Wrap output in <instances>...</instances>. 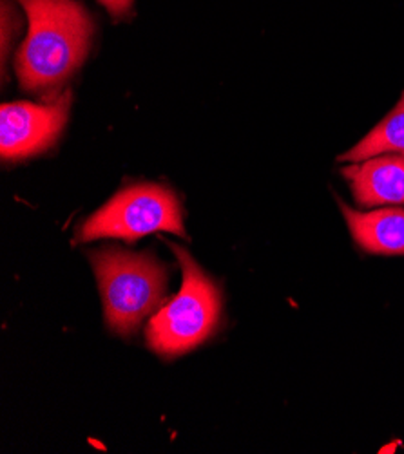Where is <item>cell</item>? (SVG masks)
I'll list each match as a JSON object with an SVG mask.
<instances>
[{
  "label": "cell",
  "mask_w": 404,
  "mask_h": 454,
  "mask_svg": "<svg viewBox=\"0 0 404 454\" xmlns=\"http://www.w3.org/2000/svg\"><path fill=\"white\" fill-rule=\"evenodd\" d=\"M29 27L17 55L20 87L29 93H50L85 60L95 24L76 0H17Z\"/></svg>",
  "instance_id": "cell-1"
},
{
  "label": "cell",
  "mask_w": 404,
  "mask_h": 454,
  "mask_svg": "<svg viewBox=\"0 0 404 454\" xmlns=\"http://www.w3.org/2000/svg\"><path fill=\"white\" fill-rule=\"evenodd\" d=\"M91 262L107 326L120 335H132L163 299L165 268L151 254H132L116 247L93 252Z\"/></svg>",
  "instance_id": "cell-2"
},
{
  "label": "cell",
  "mask_w": 404,
  "mask_h": 454,
  "mask_svg": "<svg viewBox=\"0 0 404 454\" xmlns=\"http://www.w3.org/2000/svg\"><path fill=\"white\" fill-rule=\"evenodd\" d=\"M182 266V288L149 323L147 342L162 356H178L202 344L216 328L221 297L191 254L169 245Z\"/></svg>",
  "instance_id": "cell-3"
},
{
  "label": "cell",
  "mask_w": 404,
  "mask_h": 454,
  "mask_svg": "<svg viewBox=\"0 0 404 454\" xmlns=\"http://www.w3.org/2000/svg\"><path fill=\"white\" fill-rule=\"evenodd\" d=\"M156 232L186 238L184 210L172 191L146 184L120 191L80 226L76 241L116 238L132 243Z\"/></svg>",
  "instance_id": "cell-4"
},
{
  "label": "cell",
  "mask_w": 404,
  "mask_h": 454,
  "mask_svg": "<svg viewBox=\"0 0 404 454\" xmlns=\"http://www.w3.org/2000/svg\"><path fill=\"white\" fill-rule=\"evenodd\" d=\"M71 93L53 104L12 102L0 107V154L6 161L29 158L51 147L66 127Z\"/></svg>",
  "instance_id": "cell-5"
},
{
  "label": "cell",
  "mask_w": 404,
  "mask_h": 454,
  "mask_svg": "<svg viewBox=\"0 0 404 454\" xmlns=\"http://www.w3.org/2000/svg\"><path fill=\"white\" fill-rule=\"evenodd\" d=\"M355 201L365 207L404 205V156L381 154L343 168Z\"/></svg>",
  "instance_id": "cell-6"
},
{
  "label": "cell",
  "mask_w": 404,
  "mask_h": 454,
  "mask_svg": "<svg viewBox=\"0 0 404 454\" xmlns=\"http://www.w3.org/2000/svg\"><path fill=\"white\" fill-rule=\"evenodd\" d=\"M341 210L355 243L372 254H404V210L381 208L355 212L341 203Z\"/></svg>",
  "instance_id": "cell-7"
},
{
  "label": "cell",
  "mask_w": 404,
  "mask_h": 454,
  "mask_svg": "<svg viewBox=\"0 0 404 454\" xmlns=\"http://www.w3.org/2000/svg\"><path fill=\"white\" fill-rule=\"evenodd\" d=\"M381 154L404 156V93L393 111L388 113L361 142L353 145L346 154L339 156V161L359 163Z\"/></svg>",
  "instance_id": "cell-8"
},
{
  "label": "cell",
  "mask_w": 404,
  "mask_h": 454,
  "mask_svg": "<svg viewBox=\"0 0 404 454\" xmlns=\"http://www.w3.org/2000/svg\"><path fill=\"white\" fill-rule=\"evenodd\" d=\"M99 3H102L115 19L125 17L132 6V0H99Z\"/></svg>",
  "instance_id": "cell-9"
}]
</instances>
